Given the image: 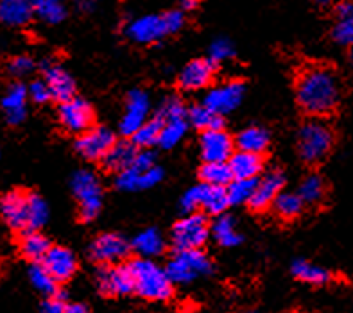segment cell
<instances>
[{
  "mask_svg": "<svg viewBox=\"0 0 353 313\" xmlns=\"http://www.w3.org/2000/svg\"><path fill=\"white\" fill-rule=\"evenodd\" d=\"M343 85L337 72L330 67L312 65L301 70L296 79V100L312 118H321L337 109Z\"/></svg>",
  "mask_w": 353,
  "mask_h": 313,
  "instance_id": "obj_1",
  "label": "cell"
},
{
  "mask_svg": "<svg viewBox=\"0 0 353 313\" xmlns=\"http://www.w3.org/2000/svg\"><path fill=\"white\" fill-rule=\"evenodd\" d=\"M134 292L148 301H167L172 295V283L165 268L148 258H134L128 263Z\"/></svg>",
  "mask_w": 353,
  "mask_h": 313,
  "instance_id": "obj_2",
  "label": "cell"
},
{
  "mask_svg": "<svg viewBox=\"0 0 353 313\" xmlns=\"http://www.w3.org/2000/svg\"><path fill=\"white\" fill-rule=\"evenodd\" d=\"M334 131L321 118H309L298 131V152L309 165L321 163L334 147Z\"/></svg>",
  "mask_w": 353,
  "mask_h": 313,
  "instance_id": "obj_3",
  "label": "cell"
},
{
  "mask_svg": "<svg viewBox=\"0 0 353 313\" xmlns=\"http://www.w3.org/2000/svg\"><path fill=\"white\" fill-rule=\"evenodd\" d=\"M212 270L210 258L203 252L201 249L194 250H179L165 267V272L169 276L172 285H181V283H190L196 277L205 276Z\"/></svg>",
  "mask_w": 353,
  "mask_h": 313,
  "instance_id": "obj_4",
  "label": "cell"
},
{
  "mask_svg": "<svg viewBox=\"0 0 353 313\" xmlns=\"http://www.w3.org/2000/svg\"><path fill=\"white\" fill-rule=\"evenodd\" d=\"M72 192L79 201V217L94 220L103 208V188L92 170H79L72 177Z\"/></svg>",
  "mask_w": 353,
  "mask_h": 313,
  "instance_id": "obj_5",
  "label": "cell"
},
{
  "mask_svg": "<svg viewBox=\"0 0 353 313\" xmlns=\"http://www.w3.org/2000/svg\"><path fill=\"white\" fill-rule=\"evenodd\" d=\"M172 246L176 252L179 250L201 249L210 237V224L203 213L185 215L172 228Z\"/></svg>",
  "mask_w": 353,
  "mask_h": 313,
  "instance_id": "obj_6",
  "label": "cell"
},
{
  "mask_svg": "<svg viewBox=\"0 0 353 313\" xmlns=\"http://www.w3.org/2000/svg\"><path fill=\"white\" fill-rule=\"evenodd\" d=\"M131 250V241L125 240L119 233H103L99 235L92 246H90V256L94 261L104 265V267H112L119 265L128 258Z\"/></svg>",
  "mask_w": 353,
  "mask_h": 313,
  "instance_id": "obj_7",
  "label": "cell"
},
{
  "mask_svg": "<svg viewBox=\"0 0 353 313\" xmlns=\"http://www.w3.org/2000/svg\"><path fill=\"white\" fill-rule=\"evenodd\" d=\"M58 118L63 129L81 136L94 125V107L90 106L85 98L74 97L68 102L59 104Z\"/></svg>",
  "mask_w": 353,
  "mask_h": 313,
  "instance_id": "obj_8",
  "label": "cell"
},
{
  "mask_svg": "<svg viewBox=\"0 0 353 313\" xmlns=\"http://www.w3.org/2000/svg\"><path fill=\"white\" fill-rule=\"evenodd\" d=\"M242 97H244V85L241 80H230V83H224L223 86L212 88L206 94L203 106L208 107L215 115L223 116L233 111L242 102Z\"/></svg>",
  "mask_w": 353,
  "mask_h": 313,
  "instance_id": "obj_9",
  "label": "cell"
},
{
  "mask_svg": "<svg viewBox=\"0 0 353 313\" xmlns=\"http://www.w3.org/2000/svg\"><path fill=\"white\" fill-rule=\"evenodd\" d=\"M115 142V134L108 127H92L77 138L76 149L85 160H103Z\"/></svg>",
  "mask_w": 353,
  "mask_h": 313,
  "instance_id": "obj_10",
  "label": "cell"
},
{
  "mask_svg": "<svg viewBox=\"0 0 353 313\" xmlns=\"http://www.w3.org/2000/svg\"><path fill=\"white\" fill-rule=\"evenodd\" d=\"M233 140L224 129L203 131L201 142V158L205 163H228L230 156L233 154Z\"/></svg>",
  "mask_w": 353,
  "mask_h": 313,
  "instance_id": "obj_11",
  "label": "cell"
},
{
  "mask_svg": "<svg viewBox=\"0 0 353 313\" xmlns=\"http://www.w3.org/2000/svg\"><path fill=\"white\" fill-rule=\"evenodd\" d=\"M0 215L9 229L17 233L27 231V192L9 190L0 197Z\"/></svg>",
  "mask_w": 353,
  "mask_h": 313,
  "instance_id": "obj_12",
  "label": "cell"
},
{
  "mask_svg": "<svg viewBox=\"0 0 353 313\" xmlns=\"http://www.w3.org/2000/svg\"><path fill=\"white\" fill-rule=\"evenodd\" d=\"M41 267L49 272L56 283L68 281L77 270V259L70 249L61 246L50 247L49 252L41 259Z\"/></svg>",
  "mask_w": 353,
  "mask_h": 313,
  "instance_id": "obj_13",
  "label": "cell"
},
{
  "mask_svg": "<svg viewBox=\"0 0 353 313\" xmlns=\"http://www.w3.org/2000/svg\"><path fill=\"white\" fill-rule=\"evenodd\" d=\"M283 184H285V175L280 170H271V172L262 175V179H256L255 192L248 202L251 210H268L269 206L274 202V199L283 192Z\"/></svg>",
  "mask_w": 353,
  "mask_h": 313,
  "instance_id": "obj_14",
  "label": "cell"
},
{
  "mask_svg": "<svg viewBox=\"0 0 353 313\" xmlns=\"http://www.w3.org/2000/svg\"><path fill=\"white\" fill-rule=\"evenodd\" d=\"M149 115V95L142 89H133L128 95L124 116L121 120V133L124 136H133L137 131L148 122Z\"/></svg>",
  "mask_w": 353,
  "mask_h": 313,
  "instance_id": "obj_15",
  "label": "cell"
},
{
  "mask_svg": "<svg viewBox=\"0 0 353 313\" xmlns=\"http://www.w3.org/2000/svg\"><path fill=\"white\" fill-rule=\"evenodd\" d=\"M97 286L104 295H128L134 292L133 277L128 265L103 267L97 272Z\"/></svg>",
  "mask_w": 353,
  "mask_h": 313,
  "instance_id": "obj_16",
  "label": "cell"
},
{
  "mask_svg": "<svg viewBox=\"0 0 353 313\" xmlns=\"http://www.w3.org/2000/svg\"><path fill=\"white\" fill-rule=\"evenodd\" d=\"M214 74V63H210L208 59H194L179 72V88L185 91H197V89L206 88V86H210Z\"/></svg>",
  "mask_w": 353,
  "mask_h": 313,
  "instance_id": "obj_17",
  "label": "cell"
},
{
  "mask_svg": "<svg viewBox=\"0 0 353 313\" xmlns=\"http://www.w3.org/2000/svg\"><path fill=\"white\" fill-rule=\"evenodd\" d=\"M125 34L134 43H154L157 40L163 38L167 34L163 20L158 14H148V17H140L125 27Z\"/></svg>",
  "mask_w": 353,
  "mask_h": 313,
  "instance_id": "obj_18",
  "label": "cell"
},
{
  "mask_svg": "<svg viewBox=\"0 0 353 313\" xmlns=\"http://www.w3.org/2000/svg\"><path fill=\"white\" fill-rule=\"evenodd\" d=\"M43 80L47 88H49L52 100H58L59 104H63L76 97V83H74L70 74L63 67L47 65L45 67Z\"/></svg>",
  "mask_w": 353,
  "mask_h": 313,
  "instance_id": "obj_19",
  "label": "cell"
},
{
  "mask_svg": "<svg viewBox=\"0 0 353 313\" xmlns=\"http://www.w3.org/2000/svg\"><path fill=\"white\" fill-rule=\"evenodd\" d=\"M27 88L22 83H13L2 97V111L9 125H20L26 120V104H27Z\"/></svg>",
  "mask_w": 353,
  "mask_h": 313,
  "instance_id": "obj_20",
  "label": "cell"
},
{
  "mask_svg": "<svg viewBox=\"0 0 353 313\" xmlns=\"http://www.w3.org/2000/svg\"><path fill=\"white\" fill-rule=\"evenodd\" d=\"M137 154H139V149L134 147V143L131 140H122V142H115V145L101 161L106 170L121 174L122 170H128L133 165Z\"/></svg>",
  "mask_w": 353,
  "mask_h": 313,
  "instance_id": "obj_21",
  "label": "cell"
},
{
  "mask_svg": "<svg viewBox=\"0 0 353 313\" xmlns=\"http://www.w3.org/2000/svg\"><path fill=\"white\" fill-rule=\"evenodd\" d=\"M228 169L232 172L233 179H256V175L264 169V161L262 156L255 154H248V152H233L228 160Z\"/></svg>",
  "mask_w": 353,
  "mask_h": 313,
  "instance_id": "obj_22",
  "label": "cell"
},
{
  "mask_svg": "<svg viewBox=\"0 0 353 313\" xmlns=\"http://www.w3.org/2000/svg\"><path fill=\"white\" fill-rule=\"evenodd\" d=\"M49 238L43 237L40 231H26L20 235V241H18V249H20V255L26 259L34 263H41V259L45 258V255L49 252L50 249Z\"/></svg>",
  "mask_w": 353,
  "mask_h": 313,
  "instance_id": "obj_23",
  "label": "cell"
},
{
  "mask_svg": "<svg viewBox=\"0 0 353 313\" xmlns=\"http://www.w3.org/2000/svg\"><path fill=\"white\" fill-rule=\"evenodd\" d=\"M233 143L241 152L262 156L269 147V133L264 127L253 125V127H246L244 131H241Z\"/></svg>",
  "mask_w": 353,
  "mask_h": 313,
  "instance_id": "obj_24",
  "label": "cell"
},
{
  "mask_svg": "<svg viewBox=\"0 0 353 313\" xmlns=\"http://www.w3.org/2000/svg\"><path fill=\"white\" fill-rule=\"evenodd\" d=\"M34 17L32 2L27 0H4L0 2V22L11 27H20L31 22Z\"/></svg>",
  "mask_w": 353,
  "mask_h": 313,
  "instance_id": "obj_25",
  "label": "cell"
},
{
  "mask_svg": "<svg viewBox=\"0 0 353 313\" xmlns=\"http://www.w3.org/2000/svg\"><path fill=\"white\" fill-rule=\"evenodd\" d=\"M291 272L296 279L309 283V285L321 286L332 281V274L328 268L312 263V261H307V259H296L291 267Z\"/></svg>",
  "mask_w": 353,
  "mask_h": 313,
  "instance_id": "obj_26",
  "label": "cell"
},
{
  "mask_svg": "<svg viewBox=\"0 0 353 313\" xmlns=\"http://www.w3.org/2000/svg\"><path fill=\"white\" fill-rule=\"evenodd\" d=\"M131 247L137 250V255H140V258L151 259L152 256L161 255V250L165 249V241H163V238H161V235L157 229L149 228L140 231L133 238Z\"/></svg>",
  "mask_w": 353,
  "mask_h": 313,
  "instance_id": "obj_27",
  "label": "cell"
},
{
  "mask_svg": "<svg viewBox=\"0 0 353 313\" xmlns=\"http://www.w3.org/2000/svg\"><path fill=\"white\" fill-rule=\"evenodd\" d=\"M210 235L215 238L219 246L233 247L242 241L241 233L237 231L235 220L230 215H219L210 226Z\"/></svg>",
  "mask_w": 353,
  "mask_h": 313,
  "instance_id": "obj_28",
  "label": "cell"
},
{
  "mask_svg": "<svg viewBox=\"0 0 353 313\" xmlns=\"http://www.w3.org/2000/svg\"><path fill=\"white\" fill-rule=\"evenodd\" d=\"M325 195H327V183L319 174H309L298 188V197L303 204H321L325 201Z\"/></svg>",
  "mask_w": 353,
  "mask_h": 313,
  "instance_id": "obj_29",
  "label": "cell"
},
{
  "mask_svg": "<svg viewBox=\"0 0 353 313\" xmlns=\"http://www.w3.org/2000/svg\"><path fill=\"white\" fill-rule=\"evenodd\" d=\"M49 220V206L38 193H27V231H40Z\"/></svg>",
  "mask_w": 353,
  "mask_h": 313,
  "instance_id": "obj_30",
  "label": "cell"
},
{
  "mask_svg": "<svg viewBox=\"0 0 353 313\" xmlns=\"http://www.w3.org/2000/svg\"><path fill=\"white\" fill-rule=\"evenodd\" d=\"M228 195L226 188L221 186H208L201 183V208L210 215H223L224 210L228 208Z\"/></svg>",
  "mask_w": 353,
  "mask_h": 313,
  "instance_id": "obj_31",
  "label": "cell"
},
{
  "mask_svg": "<svg viewBox=\"0 0 353 313\" xmlns=\"http://www.w3.org/2000/svg\"><path fill=\"white\" fill-rule=\"evenodd\" d=\"M187 122L196 127V129L201 131H212V129H223L224 120L223 116L212 113L208 107L194 106L190 109H187Z\"/></svg>",
  "mask_w": 353,
  "mask_h": 313,
  "instance_id": "obj_32",
  "label": "cell"
},
{
  "mask_svg": "<svg viewBox=\"0 0 353 313\" xmlns=\"http://www.w3.org/2000/svg\"><path fill=\"white\" fill-rule=\"evenodd\" d=\"M199 177H201L203 184L221 188H226L233 181L228 163H203Z\"/></svg>",
  "mask_w": 353,
  "mask_h": 313,
  "instance_id": "obj_33",
  "label": "cell"
},
{
  "mask_svg": "<svg viewBox=\"0 0 353 313\" xmlns=\"http://www.w3.org/2000/svg\"><path fill=\"white\" fill-rule=\"evenodd\" d=\"M274 211L280 219L283 220H292L296 217H300L301 211H303V202L298 197V193H291V192H282L280 195L274 199L273 202Z\"/></svg>",
  "mask_w": 353,
  "mask_h": 313,
  "instance_id": "obj_34",
  "label": "cell"
},
{
  "mask_svg": "<svg viewBox=\"0 0 353 313\" xmlns=\"http://www.w3.org/2000/svg\"><path fill=\"white\" fill-rule=\"evenodd\" d=\"M32 11L45 23H59L67 17V8L58 0H38L32 4Z\"/></svg>",
  "mask_w": 353,
  "mask_h": 313,
  "instance_id": "obj_35",
  "label": "cell"
},
{
  "mask_svg": "<svg viewBox=\"0 0 353 313\" xmlns=\"http://www.w3.org/2000/svg\"><path fill=\"white\" fill-rule=\"evenodd\" d=\"M187 129H188L187 118H181V120H169L165 122V124H161L158 145H161L163 149L176 147V145L183 140L185 134H187Z\"/></svg>",
  "mask_w": 353,
  "mask_h": 313,
  "instance_id": "obj_36",
  "label": "cell"
},
{
  "mask_svg": "<svg viewBox=\"0 0 353 313\" xmlns=\"http://www.w3.org/2000/svg\"><path fill=\"white\" fill-rule=\"evenodd\" d=\"M160 131H161V122L158 118H152V120L145 122V124L140 127L137 133L131 136V142L134 143L137 149H143L148 151L152 145H157L158 140H160Z\"/></svg>",
  "mask_w": 353,
  "mask_h": 313,
  "instance_id": "obj_37",
  "label": "cell"
},
{
  "mask_svg": "<svg viewBox=\"0 0 353 313\" xmlns=\"http://www.w3.org/2000/svg\"><path fill=\"white\" fill-rule=\"evenodd\" d=\"M256 179H233L232 183L226 186V195H228L230 204H244L250 202L251 195L255 192Z\"/></svg>",
  "mask_w": 353,
  "mask_h": 313,
  "instance_id": "obj_38",
  "label": "cell"
},
{
  "mask_svg": "<svg viewBox=\"0 0 353 313\" xmlns=\"http://www.w3.org/2000/svg\"><path fill=\"white\" fill-rule=\"evenodd\" d=\"M29 279H31L32 286H34L36 290H40L47 297L58 294V283L54 281L52 277L49 276V272L40 263L31 265V268H29Z\"/></svg>",
  "mask_w": 353,
  "mask_h": 313,
  "instance_id": "obj_39",
  "label": "cell"
},
{
  "mask_svg": "<svg viewBox=\"0 0 353 313\" xmlns=\"http://www.w3.org/2000/svg\"><path fill=\"white\" fill-rule=\"evenodd\" d=\"M154 118H158L161 124L169 120H181V118H187V107L178 97H167L158 107Z\"/></svg>",
  "mask_w": 353,
  "mask_h": 313,
  "instance_id": "obj_40",
  "label": "cell"
},
{
  "mask_svg": "<svg viewBox=\"0 0 353 313\" xmlns=\"http://www.w3.org/2000/svg\"><path fill=\"white\" fill-rule=\"evenodd\" d=\"M210 63H223L228 61V59L233 58V47L228 40H224V38H219V40H215L214 43L210 45Z\"/></svg>",
  "mask_w": 353,
  "mask_h": 313,
  "instance_id": "obj_41",
  "label": "cell"
},
{
  "mask_svg": "<svg viewBox=\"0 0 353 313\" xmlns=\"http://www.w3.org/2000/svg\"><path fill=\"white\" fill-rule=\"evenodd\" d=\"M32 70H34V61L29 56H17L8 65V72L13 77H26Z\"/></svg>",
  "mask_w": 353,
  "mask_h": 313,
  "instance_id": "obj_42",
  "label": "cell"
},
{
  "mask_svg": "<svg viewBox=\"0 0 353 313\" xmlns=\"http://www.w3.org/2000/svg\"><path fill=\"white\" fill-rule=\"evenodd\" d=\"M179 204H181V210L185 213H196V210L201 208V184H197V186H192L190 190H187L185 195L181 197Z\"/></svg>",
  "mask_w": 353,
  "mask_h": 313,
  "instance_id": "obj_43",
  "label": "cell"
},
{
  "mask_svg": "<svg viewBox=\"0 0 353 313\" xmlns=\"http://www.w3.org/2000/svg\"><path fill=\"white\" fill-rule=\"evenodd\" d=\"M334 40L341 45H350L353 47V18H348V20H341L337 22V25L334 27Z\"/></svg>",
  "mask_w": 353,
  "mask_h": 313,
  "instance_id": "obj_44",
  "label": "cell"
},
{
  "mask_svg": "<svg viewBox=\"0 0 353 313\" xmlns=\"http://www.w3.org/2000/svg\"><path fill=\"white\" fill-rule=\"evenodd\" d=\"M27 97L32 98V102L36 104H45L49 102V100H52V98H50L49 88H47L43 79L32 80L31 85H29V88H27Z\"/></svg>",
  "mask_w": 353,
  "mask_h": 313,
  "instance_id": "obj_45",
  "label": "cell"
},
{
  "mask_svg": "<svg viewBox=\"0 0 353 313\" xmlns=\"http://www.w3.org/2000/svg\"><path fill=\"white\" fill-rule=\"evenodd\" d=\"M161 20H163L167 34H170V32H178L185 23V13L181 9H172V11H167V13L161 17Z\"/></svg>",
  "mask_w": 353,
  "mask_h": 313,
  "instance_id": "obj_46",
  "label": "cell"
},
{
  "mask_svg": "<svg viewBox=\"0 0 353 313\" xmlns=\"http://www.w3.org/2000/svg\"><path fill=\"white\" fill-rule=\"evenodd\" d=\"M65 295L63 294H54L49 295L47 299L41 303V313H63L65 308H67V304H65V299H63Z\"/></svg>",
  "mask_w": 353,
  "mask_h": 313,
  "instance_id": "obj_47",
  "label": "cell"
},
{
  "mask_svg": "<svg viewBox=\"0 0 353 313\" xmlns=\"http://www.w3.org/2000/svg\"><path fill=\"white\" fill-rule=\"evenodd\" d=\"M152 166H157L154 165V154L151 151H139L130 169L137 170V172H148Z\"/></svg>",
  "mask_w": 353,
  "mask_h": 313,
  "instance_id": "obj_48",
  "label": "cell"
},
{
  "mask_svg": "<svg viewBox=\"0 0 353 313\" xmlns=\"http://www.w3.org/2000/svg\"><path fill=\"white\" fill-rule=\"evenodd\" d=\"M336 14L341 20H348V18H353V2H339L336 6Z\"/></svg>",
  "mask_w": 353,
  "mask_h": 313,
  "instance_id": "obj_49",
  "label": "cell"
},
{
  "mask_svg": "<svg viewBox=\"0 0 353 313\" xmlns=\"http://www.w3.org/2000/svg\"><path fill=\"white\" fill-rule=\"evenodd\" d=\"M63 313H90V310L86 308L85 304L76 303V304H67V308Z\"/></svg>",
  "mask_w": 353,
  "mask_h": 313,
  "instance_id": "obj_50",
  "label": "cell"
},
{
  "mask_svg": "<svg viewBox=\"0 0 353 313\" xmlns=\"http://www.w3.org/2000/svg\"><path fill=\"white\" fill-rule=\"evenodd\" d=\"M197 2H192V0H187V2H181V11H192V9L197 8Z\"/></svg>",
  "mask_w": 353,
  "mask_h": 313,
  "instance_id": "obj_51",
  "label": "cell"
},
{
  "mask_svg": "<svg viewBox=\"0 0 353 313\" xmlns=\"http://www.w3.org/2000/svg\"><path fill=\"white\" fill-rule=\"evenodd\" d=\"M350 65H352L353 68V47H352V52H350Z\"/></svg>",
  "mask_w": 353,
  "mask_h": 313,
  "instance_id": "obj_52",
  "label": "cell"
},
{
  "mask_svg": "<svg viewBox=\"0 0 353 313\" xmlns=\"http://www.w3.org/2000/svg\"><path fill=\"white\" fill-rule=\"evenodd\" d=\"M151 313H157V312H151Z\"/></svg>",
  "mask_w": 353,
  "mask_h": 313,
  "instance_id": "obj_53",
  "label": "cell"
}]
</instances>
